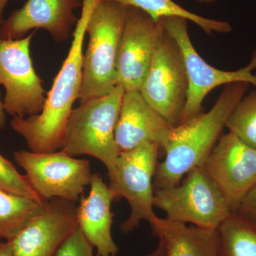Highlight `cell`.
I'll return each mask as SVG.
<instances>
[{"mask_svg": "<svg viewBox=\"0 0 256 256\" xmlns=\"http://www.w3.org/2000/svg\"><path fill=\"white\" fill-rule=\"evenodd\" d=\"M0 190L18 196L28 197L44 202L28 183L26 176L22 175L14 164L0 154Z\"/></svg>", "mask_w": 256, "mask_h": 256, "instance_id": "22", "label": "cell"}, {"mask_svg": "<svg viewBox=\"0 0 256 256\" xmlns=\"http://www.w3.org/2000/svg\"><path fill=\"white\" fill-rule=\"evenodd\" d=\"M101 0H82V11L73 33L68 55L54 80L40 114L10 121L15 132L26 141L30 151L54 152L62 149L66 128L78 99L82 82L84 42L88 21Z\"/></svg>", "mask_w": 256, "mask_h": 256, "instance_id": "1", "label": "cell"}, {"mask_svg": "<svg viewBox=\"0 0 256 256\" xmlns=\"http://www.w3.org/2000/svg\"><path fill=\"white\" fill-rule=\"evenodd\" d=\"M44 202L0 190V238H14L40 212Z\"/></svg>", "mask_w": 256, "mask_h": 256, "instance_id": "20", "label": "cell"}, {"mask_svg": "<svg viewBox=\"0 0 256 256\" xmlns=\"http://www.w3.org/2000/svg\"><path fill=\"white\" fill-rule=\"evenodd\" d=\"M10 0H0V26L4 21V18H3V13H4L5 8H6V4H8V2Z\"/></svg>", "mask_w": 256, "mask_h": 256, "instance_id": "28", "label": "cell"}, {"mask_svg": "<svg viewBox=\"0 0 256 256\" xmlns=\"http://www.w3.org/2000/svg\"><path fill=\"white\" fill-rule=\"evenodd\" d=\"M226 127L229 132L256 150V89L245 95L236 106Z\"/></svg>", "mask_w": 256, "mask_h": 256, "instance_id": "21", "label": "cell"}, {"mask_svg": "<svg viewBox=\"0 0 256 256\" xmlns=\"http://www.w3.org/2000/svg\"><path fill=\"white\" fill-rule=\"evenodd\" d=\"M6 126V112L3 106V100L2 99V94L0 92V130H4Z\"/></svg>", "mask_w": 256, "mask_h": 256, "instance_id": "25", "label": "cell"}, {"mask_svg": "<svg viewBox=\"0 0 256 256\" xmlns=\"http://www.w3.org/2000/svg\"><path fill=\"white\" fill-rule=\"evenodd\" d=\"M188 90L182 53L176 40L162 26L140 92L152 108L174 127L181 121Z\"/></svg>", "mask_w": 256, "mask_h": 256, "instance_id": "7", "label": "cell"}, {"mask_svg": "<svg viewBox=\"0 0 256 256\" xmlns=\"http://www.w3.org/2000/svg\"><path fill=\"white\" fill-rule=\"evenodd\" d=\"M127 6L101 0L86 26L89 41L84 54L80 102L107 95L118 86L117 62Z\"/></svg>", "mask_w": 256, "mask_h": 256, "instance_id": "3", "label": "cell"}, {"mask_svg": "<svg viewBox=\"0 0 256 256\" xmlns=\"http://www.w3.org/2000/svg\"><path fill=\"white\" fill-rule=\"evenodd\" d=\"M218 232L220 256H256L255 222L233 213Z\"/></svg>", "mask_w": 256, "mask_h": 256, "instance_id": "19", "label": "cell"}, {"mask_svg": "<svg viewBox=\"0 0 256 256\" xmlns=\"http://www.w3.org/2000/svg\"><path fill=\"white\" fill-rule=\"evenodd\" d=\"M196 1L200 3H204V0H196Z\"/></svg>", "mask_w": 256, "mask_h": 256, "instance_id": "30", "label": "cell"}, {"mask_svg": "<svg viewBox=\"0 0 256 256\" xmlns=\"http://www.w3.org/2000/svg\"><path fill=\"white\" fill-rule=\"evenodd\" d=\"M14 159L44 202L53 198L78 201L92 181L90 162L74 158L62 150L48 153L22 150L15 152Z\"/></svg>", "mask_w": 256, "mask_h": 256, "instance_id": "8", "label": "cell"}, {"mask_svg": "<svg viewBox=\"0 0 256 256\" xmlns=\"http://www.w3.org/2000/svg\"><path fill=\"white\" fill-rule=\"evenodd\" d=\"M124 94L118 85L107 95L80 102L70 114L62 146L70 156H89L100 160L108 178L114 174L120 154L114 132Z\"/></svg>", "mask_w": 256, "mask_h": 256, "instance_id": "4", "label": "cell"}, {"mask_svg": "<svg viewBox=\"0 0 256 256\" xmlns=\"http://www.w3.org/2000/svg\"><path fill=\"white\" fill-rule=\"evenodd\" d=\"M172 127L152 108L140 92H124L114 132L120 153L146 142L162 148Z\"/></svg>", "mask_w": 256, "mask_h": 256, "instance_id": "15", "label": "cell"}, {"mask_svg": "<svg viewBox=\"0 0 256 256\" xmlns=\"http://www.w3.org/2000/svg\"><path fill=\"white\" fill-rule=\"evenodd\" d=\"M94 249L78 226L62 242L54 256H95Z\"/></svg>", "mask_w": 256, "mask_h": 256, "instance_id": "23", "label": "cell"}, {"mask_svg": "<svg viewBox=\"0 0 256 256\" xmlns=\"http://www.w3.org/2000/svg\"><path fill=\"white\" fill-rule=\"evenodd\" d=\"M214 1H216V0H204V3H206V4H210V3L214 2Z\"/></svg>", "mask_w": 256, "mask_h": 256, "instance_id": "29", "label": "cell"}, {"mask_svg": "<svg viewBox=\"0 0 256 256\" xmlns=\"http://www.w3.org/2000/svg\"><path fill=\"white\" fill-rule=\"evenodd\" d=\"M154 206L164 212L166 220L208 229H218L233 214L202 166L176 186L154 192Z\"/></svg>", "mask_w": 256, "mask_h": 256, "instance_id": "5", "label": "cell"}, {"mask_svg": "<svg viewBox=\"0 0 256 256\" xmlns=\"http://www.w3.org/2000/svg\"><path fill=\"white\" fill-rule=\"evenodd\" d=\"M160 146L146 142L119 154L108 186L114 201L124 198L130 207L129 217L120 225L129 234L142 220L150 223L158 216L154 212V178Z\"/></svg>", "mask_w": 256, "mask_h": 256, "instance_id": "6", "label": "cell"}, {"mask_svg": "<svg viewBox=\"0 0 256 256\" xmlns=\"http://www.w3.org/2000/svg\"><path fill=\"white\" fill-rule=\"evenodd\" d=\"M255 222L256 220V184L242 200L236 213Z\"/></svg>", "mask_w": 256, "mask_h": 256, "instance_id": "24", "label": "cell"}, {"mask_svg": "<svg viewBox=\"0 0 256 256\" xmlns=\"http://www.w3.org/2000/svg\"><path fill=\"white\" fill-rule=\"evenodd\" d=\"M0 256H13L11 245L8 240L0 242Z\"/></svg>", "mask_w": 256, "mask_h": 256, "instance_id": "26", "label": "cell"}, {"mask_svg": "<svg viewBox=\"0 0 256 256\" xmlns=\"http://www.w3.org/2000/svg\"><path fill=\"white\" fill-rule=\"evenodd\" d=\"M78 226L75 202L53 198L44 202L28 225L8 242L13 256H54Z\"/></svg>", "mask_w": 256, "mask_h": 256, "instance_id": "13", "label": "cell"}, {"mask_svg": "<svg viewBox=\"0 0 256 256\" xmlns=\"http://www.w3.org/2000/svg\"><path fill=\"white\" fill-rule=\"evenodd\" d=\"M161 23L146 12L128 6L118 56V85L124 92H140L146 78L160 34Z\"/></svg>", "mask_w": 256, "mask_h": 256, "instance_id": "12", "label": "cell"}, {"mask_svg": "<svg viewBox=\"0 0 256 256\" xmlns=\"http://www.w3.org/2000/svg\"><path fill=\"white\" fill-rule=\"evenodd\" d=\"M146 256H165L164 248H163L162 244L158 242V246Z\"/></svg>", "mask_w": 256, "mask_h": 256, "instance_id": "27", "label": "cell"}, {"mask_svg": "<svg viewBox=\"0 0 256 256\" xmlns=\"http://www.w3.org/2000/svg\"><path fill=\"white\" fill-rule=\"evenodd\" d=\"M35 32L18 40L0 38V86L6 92L3 106L6 114L13 118L40 114L46 102L41 78L30 55Z\"/></svg>", "mask_w": 256, "mask_h": 256, "instance_id": "9", "label": "cell"}, {"mask_svg": "<svg viewBox=\"0 0 256 256\" xmlns=\"http://www.w3.org/2000/svg\"><path fill=\"white\" fill-rule=\"evenodd\" d=\"M80 6L82 0H28L4 20L0 26V38L18 40L30 30L43 28L55 42L66 41L78 21L74 10Z\"/></svg>", "mask_w": 256, "mask_h": 256, "instance_id": "14", "label": "cell"}, {"mask_svg": "<svg viewBox=\"0 0 256 256\" xmlns=\"http://www.w3.org/2000/svg\"><path fill=\"white\" fill-rule=\"evenodd\" d=\"M160 23L178 42L188 74V99L180 124L202 114L204 100L216 88L236 82H248L256 87V75L252 73L256 69V50L246 66L234 72L220 70L210 65L197 53L188 35V20L173 16L162 18Z\"/></svg>", "mask_w": 256, "mask_h": 256, "instance_id": "10", "label": "cell"}, {"mask_svg": "<svg viewBox=\"0 0 256 256\" xmlns=\"http://www.w3.org/2000/svg\"><path fill=\"white\" fill-rule=\"evenodd\" d=\"M202 166L236 213L256 184V150L228 132L222 136Z\"/></svg>", "mask_w": 256, "mask_h": 256, "instance_id": "11", "label": "cell"}, {"mask_svg": "<svg viewBox=\"0 0 256 256\" xmlns=\"http://www.w3.org/2000/svg\"><path fill=\"white\" fill-rule=\"evenodd\" d=\"M152 232L162 244L165 256H220L218 229L201 228L156 216Z\"/></svg>", "mask_w": 256, "mask_h": 256, "instance_id": "17", "label": "cell"}, {"mask_svg": "<svg viewBox=\"0 0 256 256\" xmlns=\"http://www.w3.org/2000/svg\"><path fill=\"white\" fill-rule=\"evenodd\" d=\"M249 86L250 84L246 82L226 85L210 110L172 127L162 148L165 158L156 166L154 192L176 186L188 172L203 164L222 137L229 116Z\"/></svg>", "mask_w": 256, "mask_h": 256, "instance_id": "2", "label": "cell"}, {"mask_svg": "<svg viewBox=\"0 0 256 256\" xmlns=\"http://www.w3.org/2000/svg\"><path fill=\"white\" fill-rule=\"evenodd\" d=\"M255 224H256V222H255Z\"/></svg>", "mask_w": 256, "mask_h": 256, "instance_id": "31", "label": "cell"}, {"mask_svg": "<svg viewBox=\"0 0 256 256\" xmlns=\"http://www.w3.org/2000/svg\"><path fill=\"white\" fill-rule=\"evenodd\" d=\"M127 6H133L142 10L156 22L166 18H181L196 24L206 34L214 32L229 33L232 26L228 22L220 20L204 18L184 9L172 0H106Z\"/></svg>", "mask_w": 256, "mask_h": 256, "instance_id": "18", "label": "cell"}, {"mask_svg": "<svg viewBox=\"0 0 256 256\" xmlns=\"http://www.w3.org/2000/svg\"><path fill=\"white\" fill-rule=\"evenodd\" d=\"M89 186L88 194L82 197L77 206L79 228L96 249L97 256H116L120 249L111 232L114 217L111 210L114 201L112 192L97 173L92 174Z\"/></svg>", "mask_w": 256, "mask_h": 256, "instance_id": "16", "label": "cell"}]
</instances>
